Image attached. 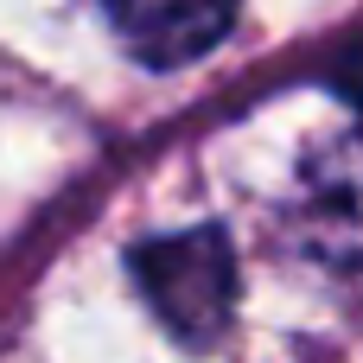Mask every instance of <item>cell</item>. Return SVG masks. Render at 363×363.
Returning <instances> with one entry per match:
<instances>
[{"mask_svg":"<svg viewBox=\"0 0 363 363\" xmlns=\"http://www.w3.org/2000/svg\"><path fill=\"white\" fill-rule=\"evenodd\" d=\"M338 77H345V89H351V96H357V102H363V45H357V51H351V64H345Z\"/></svg>","mask_w":363,"mask_h":363,"instance_id":"277c9868","label":"cell"},{"mask_svg":"<svg viewBox=\"0 0 363 363\" xmlns=\"http://www.w3.org/2000/svg\"><path fill=\"white\" fill-rule=\"evenodd\" d=\"M121 45L147 64H185L211 51L236 13V0H102Z\"/></svg>","mask_w":363,"mask_h":363,"instance_id":"3957f363","label":"cell"},{"mask_svg":"<svg viewBox=\"0 0 363 363\" xmlns=\"http://www.w3.org/2000/svg\"><path fill=\"white\" fill-rule=\"evenodd\" d=\"M294 236L332 268H363V128L325 140L300 166Z\"/></svg>","mask_w":363,"mask_h":363,"instance_id":"7a4b0ae2","label":"cell"},{"mask_svg":"<svg viewBox=\"0 0 363 363\" xmlns=\"http://www.w3.org/2000/svg\"><path fill=\"white\" fill-rule=\"evenodd\" d=\"M134 281L147 294V306L185 338L204 345L223 332L230 300H236V262L223 230H185V236H160L134 249Z\"/></svg>","mask_w":363,"mask_h":363,"instance_id":"6da1fadb","label":"cell"}]
</instances>
